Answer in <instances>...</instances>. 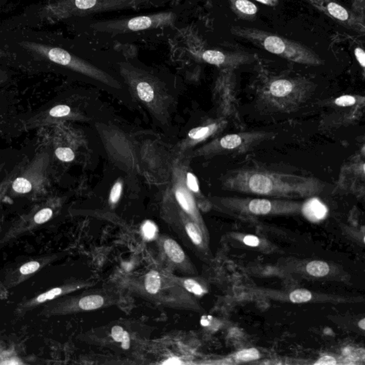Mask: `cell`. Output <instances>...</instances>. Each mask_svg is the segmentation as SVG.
Listing matches in <instances>:
<instances>
[{
	"instance_id": "obj_1",
	"label": "cell",
	"mask_w": 365,
	"mask_h": 365,
	"mask_svg": "<svg viewBox=\"0 0 365 365\" xmlns=\"http://www.w3.org/2000/svg\"><path fill=\"white\" fill-rule=\"evenodd\" d=\"M228 190L278 197H312L325 185L319 179L287 173L261 166H244L230 170L223 180Z\"/></svg>"
},
{
	"instance_id": "obj_2",
	"label": "cell",
	"mask_w": 365,
	"mask_h": 365,
	"mask_svg": "<svg viewBox=\"0 0 365 365\" xmlns=\"http://www.w3.org/2000/svg\"><path fill=\"white\" fill-rule=\"evenodd\" d=\"M315 90V84L302 77H280L262 74L256 96L263 106L274 111H296Z\"/></svg>"
},
{
	"instance_id": "obj_3",
	"label": "cell",
	"mask_w": 365,
	"mask_h": 365,
	"mask_svg": "<svg viewBox=\"0 0 365 365\" xmlns=\"http://www.w3.org/2000/svg\"><path fill=\"white\" fill-rule=\"evenodd\" d=\"M230 32L233 35L289 61L309 66H320L324 64L321 58L308 46L266 31L233 26Z\"/></svg>"
},
{
	"instance_id": "obj_4",
	"label": "cell",
	"mask_w": 365,
	"mask_h": 365,
	"mask_svg": "<svg viewBox=\"0 0 365 365\" xmlns=\"http://www.w3.org/2000/svg\"><path fill=\"white\" fill-rule=\"evenodd\" d=\"M153 0H57L43 10L46 17L65 20L107 12L141 8Z\"/></svg>"
},
{
	"instance_id": "obj_5",
	"label": "cell",
	"mask_w": 365,
	"mask_h": 365,
	"mask_svg": "<svg viewBox=\"0 0 365 365\" xmlns=\"http://www.w3.org/2000/svg\"><path fill=\"white\" fill-rule=\"evenodd\" d=\"M22 46L51 63L68 69L72 72L104 84H114V79L107 72L92 63L90 59L75 54L73 51L37 42H24Z\"/></svg>"
},
{
	"instance_id": "obj_6",
	"label": "cell",
	"mask_w": 365,
	"mask_h": 365,
	"mask_svg": "<svg viewBox=\"0 0 365 365\" xmlns=\"http://www.w3.org/2000/svg\"><path fill=\"white\" fill-rule=\"evenodd\" d=\"M175 20L176 15L173 12H161L139 16L94 21L89 25V29L92 33L106 34L113 37L120 34L163 28L174 23Z\"/></svg>"
},
{
	"instance_id": "obj_7",
	"label": "cell",
	"mask_w": 365,
	"mask_h": 365,
	"mask_svg": "<svg viewBox=\"0 0 365 365\" xmlns=\"http://www.w3.org/2000/svg\"><path fill=\"white\" fill-rule=\"evenodd\" d=\"M326 106L328 111L321 120L322 127L337 128L353 124L362 116L365 99L363 96L345 94L329 101Z\"/></svg>"
},
{
	"instance_id": "obj_8",
	"label": "cell",
	"mask_w": 365,
	"mask_h": 365,
	"mask_svg": "<svg viewBox=\"0 0 365 365\" xmlns=\"http://www.w3.org/2000/svg\"><path fill=\"white\" fill-rule=\"evenodd\" d=\"M49 163V153L42 151L36 154L14 179L9 189L10 195H26L39 189L46 180Z\"/></svg>"
},
{
	"instance_id": "obj_9",
	"label": "cell",
	"mask_w": 365,
	"mask_h": 365,
	"mask_svg": "<svg viewBox=\"0 0 365 365\" xmlns=\"http://www.w3.org/2000/svg\"><path fill=\"white\" fill-rule=\"evenodd\" d=\"M274 137L275 134L264 131L228 134L212 143L209 151L216 154H242Z\"/></svg>"
},
{
	"instance_id": "obj_10",
	"label": "cell",
	"mask_w": 365,
	"mask_h": 365,
	"mask_svg": "<svg viewBox=\"0 0 365 365\" xmlns=\"http://www.w3.org/2000/svg\"><path fill=\"white\" fill-rule=\"evenodd\" d=\"M345 28L357 33L364 34V20L339 4L335 0H304Z\"/></svg>"
},
{
	"instance_id": "obj_11",
	"label": "cell",
	"mask_w": 365,
	"mask_h": 365,
	"mask_svg": "<svg viewBox=\"0 0 365 365\" xmlns=\"http://www.w3.org/2000/svg\"><path fill=\"white\" fill-rule=\"evenodd\" d=\"M54 214V208L49 206H41L35 208L29 214L22 217L12 228L5 234L4 237L0 239V244H5L20 236L22 234L31 231L44 223H47L52 218Z\"/></svg>"
},
{
	"instance_id": "obj_12",
	"label": "cell",
	"mask_w": 365,
	"mask_h": 365,
	"mask_svg": "<svg viewBox=\"0 0 365 365\" xmlns=\"http://www.w3.org/2000/svg\"><path fill=\"white\" fill-rule=\"evenodd\" d=\"M197 56L205 63L214 65L223 70H232L246 64L252 63L254 56L244 52L206 49L197 51Z\"/></svg>"
},
{
	"instance_id": "obj_13",
	"label": "cell",
	"mask_w": 365,
	"mask_h": 365,
	"mask_svg": "<svg viewBox=\"0 0 365 365\" xmlns=\"http://www.w3.org/2000/svg\"><path fill=\"white\" fill-rule=\"evenodd\" d=\"M364 155L357 156L344 166L339 179L340 189L352 191L364 190Z\"/></svg>"
},
{
	"instance_id": "obj_14",
	"label": "cell",
	"mask_w": 365,
	"mask_h": 365,
	"mask_svg": "<svg viewBox=\"0 0 365 365\" xmlns=\"http://www.w3.org/2000/svg\"><path fill=\"white\" fill-rule=\"evenodd\" d=\"M224 203L228 206L231 207L244 208L249 213L254 215H266L275 211L276 208L292 207L296 205L289 203H276L270 200L265 199H224Z\"/></svg>"
},
{
	"instance_id": "obj_15",
	"label": "cell",
	"mask_w": 365,
	"mask_h": 365,
	"mask_svg": "<svg viewBox=\"0 0 365 365\" xmlns=\"http://www.w3.org/2000/svg\"><path fill=\"white\" fill-rule=\"evenodd\" d=\"M52 256H43V257L35 258V259L24 263L12 273L8 279L9 286H15L27 280L34 274L37 273L38 271L47 266L50 262L52 261Z\"/></svg>"
},
{
	"instance_id": "obj_16",
	"label": "cell",
	"mask_w": 365,
	"mask_h": 365,
	"mask_svg": "<svg viewBox=\"0 0 365 365\" xmlns=\"http://www.w3.org/2000/svg\"><path fill=\"white\" fill-rule=\"evenodd\" d=\"M71 112L72 109L67 105H57L34 117L31 124L32 127L49 125V124L54 123L56 119L70 116Z\"/></svg>"
},
{
	"instance_id": "obj_17",
	"label": "cell",
	"mask_w": 365,
	"mask_h": 365,
	"mask_svg": "<svg viewBox=\"0 0 365 365\" xmlns=\"http://www.w3.org/2000/svg\"><path fill=\"white\" fill-rule=\"evenodd\" d=\"M302 212L304 216L310 221L317 223L326 218L328 209L319 199L312 196L302 205Z\"/></svg>"
},
{
	"instance_id": "obj_18",
	"label": "cell",
	"mask_w": 365,
	"mask_h": 365,
	"mask_svg": "<svg viewBox=\"0 0 365 365\" xmlns=\"http://www.w3.org/2000/svg\"><path fill=\"white\" fill-rule=\"evenodd\" d=\"M230 7L233 13L244 20H251L256 18L258 9L249 0H230Z\"/></svg>"
},
{
	"instance_id": "obj_19",
	"label": "cell",
	"mask_w": 365,
	"mask_h": 365,
	"mask_svg": "<svg viewBox=\"0 0 365 365\" xmlns=\"http://www.w3.org/2000/svg\"><path fill=\"white\" fill-rule=\"evenodd\" d=\"M163 247L168 257L174 263H180L185 259L184 251L175 240L167 239L165 240Z\"/></svg>"
},
{
	"instance_id": "obj_20",
	"label": "cell",
	"mask_w": 365,
	"mask_h": 365,
	"mask_svg": "<svg viewBox=\"0 0 365 365\" xmlns=\"http://www.w3.org/2000/svg\"><path fill=\"white\" fill-rule=\"evenodd\" d=\"M104 304V299L101 296L88 295L79 299L78 307L83 311H92L101 308Z\"/></svg>"
},
{
	"instance_id": "obj_21",
	"label": "cell",
	"mask_w": 365,
	"mask_h": 365,
	"mask_svg": "<svg viewBox=\"0 0 365 365\" xmlns=\"http://www.w3.org/2000/svg\"><path fill=\"white\" fill-rule=\"evenodd\" d=\"M175 198L184 211L189 213H194V208H195L194 201L190 194H188L187 190L182 188H179L175 191Z\"/></svg>"
},
{
	"instance_id": "obj_22",
	"label": "cell",
	"mask_w": 365,
	"mask_h": 365,
	"mask_svg": "<svg viewBox=\"0 0 365 365\" xmlns=\"http://www.w3.org/2000/svg\"><path fill=\"white\" fill-rule=\"evenodd\" d=\"M21 169V163L16 165L13 170H11V171L3 178L1 182H0V204H1L3 200L4 199L7 193H8L9 189H10V187H11V184L14 179L17 176L19 172H20Z\"/></svg>"
},
{
	"instance_id": "obj_23",
	"label": "cell",
	"mask_w": 365,
	"mask_h": 365,
	"mask_svg": "<svg viewBox=\"0 0 365 365\" xmlns=\"http://www.w3.org/2000/svg\"><path fill=\"white\" fill-rule=\"evenodd\" d=\"M161 277L159 273L155 270H151L146 275L145 279V287L148 292L151 294H156L161 287Z\"/></svg>"
},
{
	"instance_id": "obj_24",
	"label": "cell",
	"mask_w": 365,
	"mask_h": 365,
	"mask_svg": "<svg viewBox=\"0 0 365 365\" xmlns=\"http://www.w3.org/2000/svg\"><path fill=\"white\" fill-rule=\"evenodd\" d=\"M137 91L139 98L146 102H150L154 98V90L147 81L140 80L137 84Z\"/></svg>"
},
{
	"instance_id": "obj_25",
	"label": "cell",
	"mask_w": 365,
	"mask_h": 365,
	"mask_svg": "<svg viewBox=\"0 0 365 365\" xmlns=\"http://www.w3.org/2000/svg\"><path fill=\"white\" fill-rule=\"evenodd\" d=\"M306 269L310 275L316 277H323L329 273L330 268L325 262L313 261L308 263Z\"/></svg>"
},
{
	"instance_id": "obj_26",
	"label": "cell",
	"mask_w": 365,
	"mask_h": 365,
	"mask_svg": "<svg viewBox=\"0 0 365 365\" xmlns=\"http://www.w3.org/2000/svg\"><path fill=\"white\" fill-rule=\"evenodd\" d=\"M311 292L305 289H298L291 292L290 300L294 303H302L309 301L311 299Z\"/></svg>"
},
{
	"instance_id": "obj_27",
	"label": "cell",
	"mask_w": 365,
	"mask_h": 365,
	"mask_svg": "<svg viewBox=\"0 0 365 365\" xmlns=\"http://www.w3.org/2000/svg\"><path fill=\"white\" fill-rule=\"evenodd\" d=\"M259 357V352L257 349L255 348L244 349V350L237 352L236 354L237 360L242 361L256 360Z\"/></svg>"
},
{
	"instance_id": "obj_28",
	"label": "cell",
	"mask_w": 365,
	"mask_h": 365,
	"mask_svg": "<svg viewBox=\"0 0 365 365\" xmlns=\"http://www.w3.org/2000/svg\"><path fill=\"white\" fill-rule=\"evenodd\" d=\"M186 230H187V234L190 237L191 240L196 245H200L202 242V236H201V232L194 223H188L186 225Z\"/></svg>"
},
{
	"instance_id": "obj_29",
	"label": "cell",
	"mask_w": 365,
	"mask_h": 365,
	"mask_svg": "<svg viewBox=\"0 0 365 365\" xmlns=\"http://www.w3.org/2000/svg\"><path fill=\"white\" fill-rule=\"evenodd\" d=\"M55 154L58 159L64 162H71L75 158V153L70 148L59 147L55 150Z\"/></svg>"
},
{
	"instance_id": "obj_30",
	"label": "cell",
	"mask_w": 365,
	"mask_h": 365,
	"mask_svg": "<svg viewBox=\"0 0 365 365\" xmlns=\"http://www.w3.org/2000/svg\"><path fill=\"white\" fill-rule=\"evenodd\" d=\"M141 231L145 238L152 240L156 236L157 228L153 222L148 220L141 227Z\"/></svg>"
},
{
	"instance_id": "obj_31",
	"label": "cell",
	"mask_w": 365,
	"mask_h": 365,
	"mask_svg": "<svg viewBox=\"0 0 365 365\" xmlns=\"http://www.w3.org/2000/svg\"><path fill=\"white\" fill-rule=\"evenodd\" d=\"M184 287L189 292H192L197 295H201L204 293L205 290L200 284L192 279H188L184 282Z\"/></svg>"
},
{
	"instance_id": "obj_32",
	"label": "cell",
	"mask_w": 365,
	"mask_h": 365,
	"mask_svg": "<svg viewBox=\"0 0 365 365\" xmlns=\"http://www.w3.org/2000/svg\"><path fill=\"white\" fill-rule=\"evenodd\" d=\"M122 186L120 182H117L113 186L110 194V201L113 204H116L120 199L121 194Z\"/></svg>"
},
{
	"instance_id": "obj_33",
	"label": "cell",
	"mask_w": 365,
	"mask_h": 365,
	"mask_svg": "<svg viewBox=\"0 0 365 365\" xmlns=\"http://www.w3.org/2000/svg\"><path fill=\"white\" fill-rule=\"evenodd\" d=\"M187 187L191 191L194 193L199 192V184H198L197 178L195 175L191 173H188L187 174Z\"/></svg>"
},
{
	"instance_id": "obj_34",
	"label": "cell",
	"mask_w": 365,
	"mask_h": 365,
	"mask_svg": "<svg viewBox=\"0 0 365 365\" xmlns=\"http://www.w3.org/2000/svg\"><path fill=\"white\" fill-rule=\"evenodd\" d=\"M354 56H355L356 59H357V63L360 65L361 69L364 70L365 67V56L364 49L362 48L359 46V47H356L354 49Z\"/></svg>"
},
{
	"instance_id": "obj_35",
	"label": "cell",
	"mask_w": 365,
	"mask_h": 365,
	"mask_svg": "<svg viewBox=\"0 0 365 365\" xmlns=\"http://www.w3.org/2000/svg\"><path fill=\"white\" fill-rule=\"evenodd\" d=\"M124 332H125L124 329L121 327L116 325V326L113 327L112 330H111V337L116 342H121Z\"/></svg>"
},
{
	"instance_id": "obj_36",
	"label": "cell",
	"mask_w": 365,
	"mask_h": 365,
	"mask_svg": "<svg viewBox=\"0 0 365 365\" xmlns=\"http://www.w3.org/2000/svg\"><path fill=\"white\" fill-rule=\"evenodd\" d=\"M244 242L246 245L251 246V247H256L260 244L259 238L254 235H247L244 237Z\"/></svg>"
},
{
	"instance_id": "obj_37",
	"label": "cell",
	"mask_w": 365,
	"mask_h": 365,
	"mask_svg": "<svg viewBox=\"0 0 365 365\" xmlns=\"http://www.w3.org/2000/svg\"><path fill=\"white\" fill-rule=\"evenodd\" d=\"M335 364H336V360L335 358L330 357V356H325V357L320 358L319 360L316 363V364L320 365H334Z\"/></svg>"
},
{
	"instance_id": "obj_38",
	"label": "cell",
	"mask_w": 365,
	"mask_h": 365,
	"mask_svg": "<svg viewBox=\"0 0 365 365\" xmlns=\"http://www.w3.org/2000/svg\"><path fill=\"white\" fill-rule=\"evenodd\" d=\"M122 348L125 349H129L130 347V336L127 332H124L123 338L121 340Z\"/></svg>"
},
{
	"instance_id": "obj_39",
	"label": "cell",
	"mask_w": 365,
	"mask_h": 365,
	"mask_svg": "<svg viewBox=\"0 0 365 365\" xmlns=\"http://www.w3.org/2000/svg\"><path fill=\"white\" fill-rule=\"evenodd\" d=\"M258 3H261L267 6L274 7L278 5V0H256Z\"/></svg>"
},
{
	"instance_id": "obj_40",
	"label": "cell",
	"mask_w": 365,
	"mask_h": 365,
	"mask_svg": "<svg viewBox=\"0 0 365 365\" xmlns=\"http://www.w3.org/2000/svg\"><path fill=\"white\" fill-rule=\"evenodd\" d=\"M163 364H182V362H181V361H180V359H178V358L172 357V358H170V359H168V360L164 361V362H163Z\"/></svg>"
},
{
	"instance_id": "obj_41",
	"label": "cell",
	"mask_w": 365,
	"mask_h": 365,
	"mask_svg": "<svg viewBox=\"0 0 365 365\" xmlns=\"http://www.w3.org/2000/svg\"><path fill=\"white\" fill-rule=\"evenodd\" d=\"M7 79H8V75H7L6 72L0 69V84L6 82Z\"/></svg>"
},
{
	"instance_id": "obj_42",
	"label": "cell",
	"mask_w": 365,
	"mask_h": 365,
	"mask_svg": "<svg viewBox=\"0 0 365 365\" xmlns=\"http://www.w3.org/2000/svg\"><path fill=\"white\" fill-rule=\"evenodd\" d=\"M122 266L124 267L125 270L127 271H130L133 268V264L131 263H122Z\"/></svg>"
},
{
	"instance_id": "obj_43",
	"label": "cell",
	"mask_w": 365,
	"mask_h": 365,
	"mask_svg": "<svg viewBox=\"0 0 365 365\" xmlns=\"http://www.w3.org/2000/svg\"><path fill=\"white\" fill-rule=\"evenodd\" d=\"M201 323L203 326H208V325H209L210 320H208V318L204 317V318H202V319H201Z\"/></svg>"
},
{
	"instance_id": "obj_44",
	"label": "cell",
	"mask_w": 365,
	"mask_h": 365,
	"mask_svg": "<svg viewBox=\"0 0 365 365\" xmlns=\"http://www.w3.org/2000/svg\"><path fill=\"white\" fill-rule=\"evenodd\" d=\"M364 321H365L364 319H362V320H361V321L359 322V326L360 327V328H361V329H362V330H365Z\"/></svg>"
},
{
	"instance_id": "obj_45",
	"label": "cell",
	"mask_w": 365,
	"mask_h": 365,
	"mask_svg": "<svg viewBox=\"0 0 365 365\" xmlns=\"http://www.w3.org/2000/svg\"><path fill=\"white\" fill-rule=\"evenodd\" d=\"M6 56V53L4 50H3L0 48V58L3 57V56Z\"/></svg>"
},
{
	"instance_id": "obj_46",
	"label": "cell",
	"mask_w": 365,
	"mask_h": 365,
	"mask_svg": "<svg viewBox=\"0 0 365 365\" xmlns=\"http://www.w3.org/2000/svg\"><path fill=\"white\" fill-rule=\"evenodd\" d=\"M5 166V163H3L0 164V174H1L2 171H3V170L4 169Z\"/></svg>"
}]
</instances>
